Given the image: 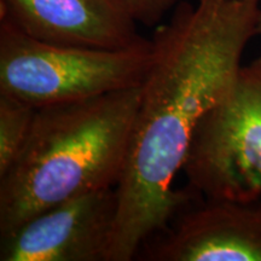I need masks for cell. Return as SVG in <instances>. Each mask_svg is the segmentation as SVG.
Segmentation results:
<instances>
[{"instance_id": "6da1fadb", "label": "cell", "mask_w": 261, "mask_h": 261, "mask_svg": "<svg viewBox=\"0 0 261 261\" xmlns=\"http://www.w3.org/2000/svg\"><path fill=\"white\" fill-rule=\"evenodd\" d=\"M261 0H187L152 37L125 169L116 187L109 261H130L197 198L175 190L198 123L230 93L255 37Z\"/></svg>"}, {"instance_id": "7a4b0ae2", "label": "cell", "mask_w": 261, "mask_h": 261, "mask_svg": "<svg viewBox=\"0 0 261 261\" xmlns=\"http://www.w3.org/2000/svg\"><path fill=\"white\" fill-rule=\"evenodd\" d=\"M140 90L38 108L27 144L0 177V237L60 202L117 187Z\"/></svg>"}, {"instance_id": "3957f363", "label": "cell", "mask_w": 261, "mask_h": 261, "mask_svg": "<svg viewBox=\"0 0 261 261\" xmlns=\"http://www.w3.org/2000/svg\"><path fill=\"white\" fill-rule=\"evenodd\" d=\"M152 60L151 39L123 50L65 46L28 37L0 19V92L35 108L142 86Z\"/></svg>"}, {"instance_id": "277c9868", "label": "cell", "mask_w": 261, "mask_h": 261, "mask_svg": "<svg viewBox=\"0 0 261 261\" xmlns=\"http://www.w3.org/2000/svg\"><path fill=\"white\" fill-rule=\"evenodd\" d=\"M182 171L202 200L261 201V57L198 123Z\"/></svg>"}, {"instance_id": "5b68a950", "label": "cell", "mask_w": 261, "mask_h": 261, "mask_svg": "<svg viewBox=\"0 0 261 261\" xmlns=\"http://www.w3.org/2000/svg\"><path fill=\"white\" fill-rule=\"evenodd\" d=\"M117 212L116 188L60 202L2 236L0 261H109Z\"/></svg>"}, {"instance_id": "8992f818", "label": "cell", "mask_w": 261, "mask_h": 261, "mask_svg": "<svg viewBox=\"0 0 261 261\" xmlns=\"http://www.w3.org/2000/svg\"><path fill=\"white\" fill-rule=\"evenodd\" d=\"M137 256L150 261H261V201L196 198Z\"/></svg>"}, {"instance_id": "52a82bcc", "label": "cell", "mask_w": 261, "mask_h": 261, "mask_svg": "<svg viewBox=\"0 0 261 261\" xmlns=\"http://www.w3.org/2000/svg\"><path fill=\"white\" fill-rule=\"evenodd\" d=\"M0 19L55 45L123 50L145 44L114 0H0Z\"/></svg>"}, {"instance_id": "ba28073f", "label": "cell", "mask_w": 261, "mask_h": 261, "mask_svg": "<svg viewBox=\"0 0 261 261\" xmlns=\"http://www.w3.org/2000/svg\"><path fill=\"white\" fill-rule=\"evenodd\" d=\"M38 108L0 92V177L16 162L31 136Z\"/></svg>"}, {"instance_id": "9c48e42d", "label": "cell", "mask_w": 261, "mask_h": 261, "mask_svg": "<svg viewBox=\"0 0 261 261\" xmlns=\"http://www.w3.org/2000/svg\"><path fill=\"white\" fill-rule=\"evenodd\" d=\"M137 24L160 25L165 16L185 0H114Z\"/></svg>"}, {"instance_id": "30bf717a", "label": "cell", "mask_w": 261, "mask_h": 261, "mask_svg": "<svg viewBox=\"0 0 261 261\" xmlns=\"http://www.w3.org/2000/svg\"><path fill=\"white\" fill-rule=\"evenodd\" d=\"M255 34L261 35V8L259 11V15H257V21H256V27H255Z\"/></svg>"}]
</instances>
